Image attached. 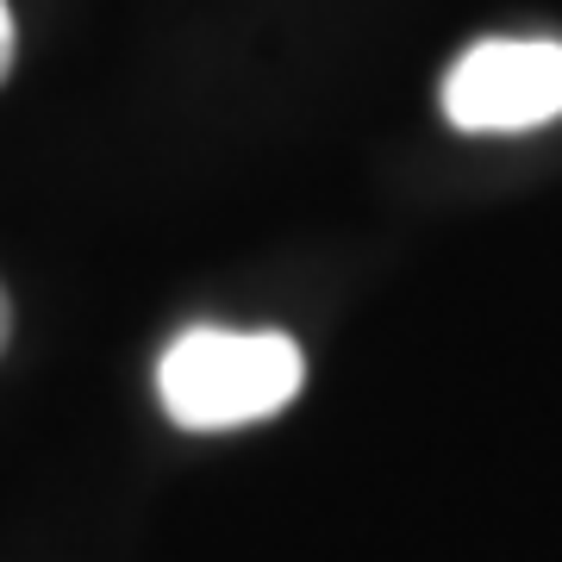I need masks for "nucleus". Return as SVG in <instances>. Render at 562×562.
Segmentation results:
<instances>
[{
  "instance_id": "4",
  "label": "nucleus",
  "mask_w": 562,
  "mask_h": 562,
  "mask_svg": "<svg viewBox=\"0 0 562 562\" xmlns=\"http://www.w3.org/2000/svg\"><path fill=\"white\" fill-rule=\"evenodd\" d=\"M7 338H13V306H7V288H0V350H7Z\"/></svg>"
},
{
  "instance_id": "3",
  "label": "nucleus",
  "mask_w": 562,
  "mask_h": 562,
  "mask_svg": "<svg viewBox=\"0 0 562 562\" xmlns=\"http://www.w3.org/2000/svg\"><path fill=\"white\" fill-rule=\"evenodd\" d=\"M13 13H7V0H0V76H7V69H13Z\"/></svg>"
},
{
  "instance_id": "1",
  "label": "nucleus",
  "mask_w": 562,
  "mask_h": 562,
  "mask_svg": "<svg viewBox=\"0 0 562 562\" xmlns=\"http://www.w3.org/2000/svg\"><path fill=\"white\" fill-rule=\"evenodd\" d=\"M306 357L288 331H225V325H188L157 362L162 413L181 431H238V425L276 419L301 394Z\"/></svg>"
},
{
  "instance_id": "2",
  "label": "nucleus",
  "mask_w": 562,
  "mask_h": 562,
  "mask_svg": "<svg viewBox=\"0 0 562 562\" xmlns=\"http://www.w3.org/2000/svg\"><path fill=\"white\" fill-rule=\"evenodd\" d=\"M443 120L457 132H531L562 120V44L487 38L443 76Z\"/></svg>"
}]
</instances>
